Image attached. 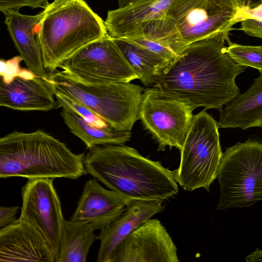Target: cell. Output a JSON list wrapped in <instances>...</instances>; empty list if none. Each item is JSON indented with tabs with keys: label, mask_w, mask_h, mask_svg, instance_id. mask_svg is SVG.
I'll return each mask as SVG.
<instances>
[{
	"label": "cell",
	"mask_w": 262,
	"mask_h": 262,
	"mask_svg": "<svg viewBox=\"0 0 262 262\" xmlns=\"http://www.w3.org/2000/svg\"><path fill=\"white\" fill-rule=\"evenodd\" d=\"M228 33L189 45L157 78L154 87L193 110L203 106L220 111L239 94L235 79L247 68L227 54Z\"/></svg>",
	"instance_id": "1"
},
{
	"label": "cell",
	"mask_w": 262,
	"mask_h": 262,
	"mask_svg": "<svg viewBox=\"0 0 262 262\" xmlns=\"http://www.w3.org/2000/svg\"><path fill=\"white\" fill-rule=\"evenodd\" d=\"M84 163L87 173L130 200L164 201L179 191L174 171L124 144L94 146Z\"/></svg>",
	"instance_id": "2"
},
{
	"label": "cell",
	"mask_w": 262,
	"mask_h": 262,
	"mask_svg": "<svg viewBox=\"0 0 262 262\" xmlns=\"http://www.w3.org/2000/svg\"><path fill=\"white\" fill-rule=\"evenodd\" d=\"M84 156L42 130H15L0 139V177L76 180L87 173Z\"/></svg>",
	"instance_id": "3"
},
{
	"label": "cell",
	"mask_w": 262,
	"mask_h": 262,
	"mask_svg": "<svg viewBox=\"0 0 262 262\" xmlns=\"http://www.w3.org/2000/svg\"><path fill=\"white\" fill-rule=\"evenodd\" d=\"M238 7V0H175L135 37L156 41L179 56L195 42L229 32Z\"/></svg>",
	"instance_id": "4"
},
{
	"label": "cell",
	"mask_w": 262,
	"mask_h": 262,
	"mask_svg": "<svg viewBox=\"0 0 262 262\" xmlns=\"http://www.w3.org/2000/svg\"><path fill=\"white\" fill-rule=\"evenodd\" d=\"M36 26L44 66L51 73L87 45L108 35L84 0H54Z\"/></svg>",
	"instance_id": "5"
},
{
	"label": "cell",
	"mask_w": 262,
	"mask_h": 262,
	"mask_svg": "<svg viewBox=\"0 0 262 262\" xmlns=\"http://www.w3.org/2000/svg\"><path fill=\"white\" fill-rule=\"evenodd\" d=\"M47 81L54 92L82 103L116 130L130 131L139 119L144 90L138 85L124 82L85 84L61 71L51 73Z\"/></svg>",
	"instance_id": "6"
},
{
	"label": "cell",
	"mask_w": 262,
	"mask_h": 262,
	"mask_svg": "<svg viewBox=\"0 0 262 262\" xmlns=\"http://www.w3.org/2000/svg\"><path fill=\"white\" fill-rule=\"evenodd\" d=\"M217 210L250 207L262 200V139L250 137L226 148L217 170Z\"/></svg>",
	"instance_id": "7"
},
{
	"label": "cell",
	"mask_w": 262,
	"mask_h": 262,
	"mask_svg": "<svg viewBox=\"0 0 262 262\" xmlns=\"http://www.w3.org/2000/svg\"><path fill=\"white\" fill-rule=\"evenodd\" d=\"M218 122L205 110L193 116L181 149L179 167L174 171L178 184L186 191L209 188L216 179L223 156Z\"/></svg>",
	"instance_id": "8"
},
{
	"label": "cell",
	"mask_w": 262,
	"mask_h": 262,
	"mask_svg": "<svg viewBox=\"0 0 262 262\" xmlns=\"http://www.w3.org/2000/svg\"><path fill=\"white\" fill-rule=\"evenodd\" d=\"M59 68L67 75L89 84L130 82L139 79L109 35L84 46Z\"/></svg>",
	"instance_id": "9"
},
{
	"label": "cell",
	"mask_w": 262,
	"mask_h": 262,
	"mask_svg": "<svg viewBox=\"0 0 262 262\" xmlns=\"http://www.w3.org/2000/svg\"><path fill=\"white\" fill-rule=\"evenodd\" d=\"M193 109L183 101L154 87L144 91L139 119L158 143L181 150L193 118Z\"/></svg>",
	"instance_id": "10"
},
{
	"label": "cell",
	"mask_w": 262,
	"mask_h": 262,
	"mask_svg": "<svg viewBox=\"0 0 262 262\" xmlns=\"http://www.w3.org/2000/svg\"><path fill=\"white\" fill-rule=\"evenodd\" d=\"M54 180L28 179L21 190L22 206L19 219L30 223L42 234L56 259L65 219Z\"/></svg>",
	"instance_id": "11"
},
{
	"label": "cell",
	"mask_w": 262,
	"mask_h": 262,
	"mask_svg": "<svg viewBox=\"0 0 262 262\" xmlns=\"http://www.w3.org/2000/svg\"><path fill=\"white\" fill-rule=\"evenodd\" d=\"M177 248L160 221L150 219L115 249L111 262H179Z\"/></svg>",
	"instance_id": "12"
},
{
	"label": "cell",
	"mask_w": 262,
	"mask_h": 262,
	"mask_svg": "<svg viewBox=\"0 0 262 262\" xmlns=\"http://www.w3.org/2000/svg\"><path fill=\"white\" fill-rule=\"evenodd\" d=\"M55 260L46 239L30 223L18 218L0 229V262Z\"/></svg>",
	"instance_id": "13"
},
{
	"label": "cell",
	"mask_w": 262,
	"mask_h": 262,
	"mask_svg": "<svg viewBox=\"0 0 262 262\" xmlns=\"http://www.w3.org/2000/svg\"><path fill=\"white\" fill-rule=\"evenodd\" d=\"M57 102L51 84L47 80L22 70L5 82L1 80L0 105L14 110L49 111Z\"/></svg>",
	"instance_id": "14"
},
{
	"label": "cell",
	"mask_w": 262,
	"mask_h": 262,
	"mask_svg": "<svg viewBox=\"0 0 262 262\" xmlns=\"http://www.w3.org/2000/svg\"><path fill=\"white\" fill-rule=\"evenodd\" d=\"M163 200H130L125 210L101 229L97 261L111 262L117 247L136 228L163 209Z\"/></svg>",
	"instance_id": "15"
},
{
	"label": "cell",
	"mask_w": 262,
	"mask_h": 262,
	"mask_svg": "<svg viewBox=\"0 0 262 262\" xmlns=\"http://www.w3.org/2000/svg\"><path fill=\"white\" fill-rule=\"evenodd\" d=\"M130 200L103 188L97 179H90L70 220L91 223L101 230L125 210Z\"/></svg>",
	"instance_id": "16"
},
{
	"label": "cell",
	"mask_w": 262,
	"mask_h": 262,
	"mask_svg": "<svg viewBox=\"0 0 262 262\" xmlns=\"http://www.w3.org/2000/svg\"><path fill=\"white\" fill-rule=\"evenodd\" d=\"M7 27L14 45L28 70L35 76L47 80L42 54L36 32V26L42 18L44 10L34 15L10 11L5 14Z\"/></svg>",
	"instance_id": "17"
},
{
	"label": "cell",
	"mask_w": 262,
	"mask_h": 262,
	"mask_svg": "<svg viewBox=\"0 0 262 262\" xmlns=\"http://www.w3.org/2000/svg\"><path fill=\"white\" fill-rule=\"evenodd\" d=\"M175 0H138L123 8L109 10L104 21L112 38L137 36L149 22L159 18Z\"/></svg>",
	"instance_id": "18"
},
{
	"label": "cell",
	"mask_w": 262,
	"mask_h": 262,
	"mask_svg": "<svg viewBox=\"0 0 262 262\" xmlns=\"http://www.w3.org/2000/svg\"><path fill=\"white\" fill-rule=\"evenodd\" d=\"M220 113V127H262V72L247 91L239 94Z\"/></svg>",
	"instance_id": "19"
},
{
	"label": "cell",
	"mask_w": 262,
	"mask_h": 262,
	"mask_svg": "<svg viewBox=\"0 0 262 262\" xmlns=\"http://www.w3.org/2000/svg\"><path fill=\"white\" fill-rule=\"evenodd\" d=\"M96 230L91 223L65 220L55 262H85L92 245L97 239Z\"/></svg>",
	"instance_id": "20"
},
{
	"label": "cell",
	"mask_w": 262,
	"mask_h": 262,
	"mask_svg": "<svg viewBox=\"0 0 262 262\" xmlns=\"http://www.w3.org/2000/svg\"><path fill=\"white\" fill-rule=\"evenodd\" d=\"M61 115L70 132L91 149L97 145L124 144L131 137L130 131H119L111 126L92 125L75 113L62 108Z\"/></svg>",
	"instance_id": "21"
},
{
	"label": "cell",
	"mask_w": 262,
	"mask_h": 262,
	"mask_svg": "<svg viewBox=\"0 0 262 262\" xmlns=\"http://www.w3.org/2000/svg\"><path fill=\"white\" fill-rule=\"evenodd\" d=\"M126 60L145 85L155 83L170 66L126 38H112Z\"/></svg>",
	"instance_id": "22"
},
{
	"label": "cell",
	"mask_w": 262,
	"mask_h": 262,
	"mask_svg": "<svg viewBox=\"0 0 262 262\" xmlns=\"http://www.w3.org/2000/svg\"><path fill=\"white\" fill-rule=\"evenodd\" d=\"M228 44L227 53L236 63L262 72V46H245L230 41Z\"/></svg>",
	"instance_id": "23"
},
{
	"label": "cell",
	"mask_w": 262,
	"mask_h": 262,
	"mask_svg": "<svg viewBox=\"0 0 262 262\" xmlns=\"http://www.w3.org/2000/svg\"><path fill=\"white\" fill-rule=\"evenodd\" d=\"M54 92L59 107L75 113L93 126L97 127L110 126L82 103L60 92Z\"/></svg>",
	"instance_id": "24"
},
{
	"label": "cell",
	"mask_w": 262,
	"mask_h": 262,
	"mask_svg": "<svg viewBox=\"0 0 262 262\" xmlns=\"http://www.w3.org/2000/svg\"><path fill=\"white\" fill-rule=\"evenodd\" d=\"M126 38L144 48L155 56L165 61L170 66L178 56L170 49L156 41L142 37Z\"/></svg>",
	"instance_id": "25"
},
{
	"label": "cell",
	"mask_w": 262,
	"mask_h": 262,
	"mask_svg": "<svg viewBox=\"0 0 262 262\" xmlns=\"http://www.w3.org/2000/svg\"><path fill=\"white\" fill-rule=\"evenodd\" d=\"M49 4L48 0H0V10L5 14L10 11H18L20 8L25 6L32 9H45Z\"/></svg>",
	"instance_id": "26"
},
{
	"label": "cell",
	"mask_w": 262,
	"mask_h": 262,
	"mask_svg": "<svg viewBox=\"0 0 262 262\" xmlns=\"http://www.w3.org/2000/svg\"><path fill=\"white\" fill-rule=\"evenodd\" d=\"M253 18L262 20V4L251 8H242L238 7L237 14L233 21V25L245 19Z\"/></svg>",
	"instance_id": "27"
},
{
	"label": "cell",
	"mask_w": 262,
	"mask_h": 262,
	"mask_svg": "<svg viewBox=\"0 0 262 262\" xmlns=\"http://www.w3.org/2000/svg\"><path fill=\"white\" fill-rule=\"evenodd\" d=\"M239 30L244 31L250 36L262 39V20L249 18L241 21Z\"/></svg>",
	"instance_id": "28"
},
{
	"label": "cell",
	"mask_w": 262,
	"mask_h": 262,
	"mask_svg": "<svg viewBox=\"0 0 262 262\" xmlns=\"http://www.w3.org/2000/svg\"><path fill=\"white\" fill-rule=\"evenodd\" d=\"M19 207L18 206L0 207V228H3L15 222L17 219L16 214Z\"/></svg>",
	"instance_id": "29"
},
{
	"label": "cell",
	"mask_w": 262,
	"mask_h": 262,
	"mask_svg": "<svg viewBox=\"0 0 262 262\" xmlns=\"http://www.w3.org/2000/svg\"><path fill=\"white\" fill-rule=\"evenodd\" d=\"M239 8H251L262 4V0H238Z\"/></svg>",
	"instance_id": "30"
},
{
	"label": "cell",
	"mask_w": 262,
	"mask_h": 262,
	"mask_svg": "<svg viewBox=\"0 0 262 262\" xmlns=\"http://www.w3.org/2000/svg\"><path fill=\"white\" fill-rule=\"evenodd\" d=\"M247 262L262 261V250L256 249L245 257Z\"/></svg>",
	"instance_id": "31"
},
{
	"label": "cell",
	"mask_w": 262,
	"mask_h": 262,
	"mask_svg": "<svg viewBox=\"0 0 262 262\" xmlns=\"http://www.w3.org/2000/svg\"><path fill=\"white\" fill-rule=\"evenodd\" d=\"M138 0H118L119 8H123L127 6Z\"/></svg>",
	"instance_id": "32"
}]
</instances>
